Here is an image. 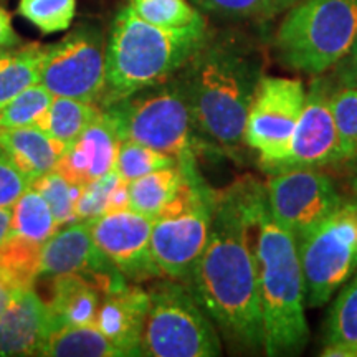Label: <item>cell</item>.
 Listing matches in <instances>:
<instances>
[{
    "instance_id": "cell-1",
    "label": "cell",
    "mask_w": 357,
    "mask_h": 357,
    "mask_svg": "<svg viewBox=\"0 0 357 357\" xmlns=\"http://www.w3.org/2000/svg\"><path fill=\"white\" fill-rule=\"evenodd\" d=\"M260 184L217 190L207 245L187 287L229 344L263 351L253 200Z\"/></svg>"
},
{
    "instance_id": "cell-2",
    "label": "cell",
    "mask_w": 357,
    "mask_h": 357,
    "mask_svg": "<svg viewBox=\"0 0 357 357\" xmlns=\"http://www.w3.org/2000/svg\"><path fill=\"white\" fill-rule=\"evenodd\" d=\"M261 75L260 60L247 48L208 37L177 73L200 139L218 153L243 144L247 113Z\"/></svg>"
},
{
    "instance_id": "cell-3",
    "label": "cell",
    "mask_w": 357,
    "mask_h": 357,
    "mask_svg": "<svg viewBox=\"0 0 357 357\" xmlns=\"http://www.w3.org/2000/svg\"><path fill=\"white\" fill-rule=\"evenodd\" d=\"M253 223L263 351L270 357L298 356L310 341L298 240L271 215L261 184L253 200Z\"/></svg>"
},
{
    "instance_id": "cell-4",
    "label": "cell",
    "mask_w": 357,
    "mask_h": 357,
    "mask_svg": "<svg viewBox=\"0 0 357 357\" xmlns=\"http://www.w3.org/2000/svg\"><path fill=\"white\" fill-rule=\"evenodd\" d=\"M207 40V22L162 29L142 20L129 6L123 7L106 42V86L100 108L176 77Z\"/></svg>"
},
{
    "instance_id": "cell-5",
    "label": "cell",
    "mask_w": 357,
    "mask_h": 357,
    "mask_svg": "<svg viewBox=\"0 0 357 357\" xmlns=\"http://www.w3.org/2000/svg\"><path fill=\"white\" fill-rule=\"evenodd\" d=\"M102 109L113 118L123 141L141 142L174 155L182 164H197L200 155L218 153L215 147L200 139L177 75Z\"/></svg>"
},
{
    "instance_id": "cell-6",
    "label": "cell",
    "mask_w": 357,
    "mask_h": 357,
    "mask_svg": "<svg viewBox=\"0 0 357 357\" xmlns=\"http://www.w3.org/2000/svg\"><path fill=\"white\" fill-rule=\"evenodd\" d=\"M357 40V0H298L275 35L280 63L319 75L349 55Z\"/></svg>"
},
{
    "instance_id": "cell-7",
    "label": "cell",
    "mask_w": 357,
    "mask_h": 357,
    "mask_svg": "<svg viewBox=\"0 0 357 357\" xmlns=\"http://www.w3.org/2000/svg\"><path fill=\"white\" fill-rule=\"evenodd\" d=\"M149 307L141 341L147 357H215L222 354L218 329L185 283L159 281L147 289Z\"/></svg>"
},
{
    "instance_id": "cell-8",
    "label": "cell",
    "mask_w": 357,
    "mask_h": 357,
    "mask_svg": "<svg viewBox=\"0 0 357 357\" xmlns=\"http://www.w3.org/2000/svg\"><path fill=\"white\" fill-rule=\"evenodd\" d=\"M306 303L324 306L357 271V208L344 202L298 240Z\"/></svg>"
},
{
    "instance_id": "cell-9",
    "label": "cell",
    "mask_w": 357,
    "mask_h": 357,
    "mask_svg": "<svg viewBox=\"0 0 357 357\" xmlns=\"http://www.w3.org/2000/svg\"><path fill=\"white\" fill-rule=\"evenodd\" d=\"M40 84L53 96L100 101L106 86V40L95 25H79L60 42L43 47Z\"/></svg>"
},
{
    "instance_id": "cell-10",
    "label": "cell",
    "mask_w": 357,
    "mask_h": 357,
    "mask_svg": "<svg viewBox=\"0 0 357 357\" xmlns=\"http://www.w3.org/2000/svg\"><path fill=\"white\" fill-rule=\"evenodd\" d=\"M306 93L300 78L261 75L247 113L243 144L257 151L263 171L287 154Z\"/></svg>"
},
{
    "instance_id": "cell-11",
    "label": "cell",
    "mask_w": 357,
    "mask_h": 357,
    "mask_svg": "<svg viewBox=\"0 0 357 357\" xmlns=\"http://www.w3.org/2000/svg\"><path fill=\"white\" fill-rule=\"evenodd\" d=\"M215 194L217 190L205 184L181 211L154 218L151 250L162 276L189 283L211 234Z\"/></svg>"
},
{
    "instance_id": "cell-12",
    "label": "cell",
    "mask_w": 357,
    "mask_h": 357,
    "mask_svg": "<svg viewBox=\"0 0 357 357\" xmlns=\"http://www.w3.org/2000/svg\"><path fill=\"white\" fill-rule=\"evenodd\" d=\"M265 197L271 215L296 240L344 204L331 178L318 169H291L270 174L265 184Z\"/></svg>"
},
{
    "instance_id": "cell-13",
    "label": "cell",
    "mask_w": 357,
    "mask_h": 357,
    "mask_svg": "<svg viewBox=\"0 0 357 357\" xmlns=\"http://www.w3.org/2000/svg\"><path fill=\"white\" fill-rule=\"evenodd\" d=\"M88 223L96 247L129 281L142 283L162 276L151 250L154 218L126 208L102 213Z\"/></svg>"
},
{
    "instance_id": "cell-14",
    "label": "cell",
    "mask_w": 357,
    "mask_h": 357,
    "mask_svg": "<svg viewBox=\"0 0 357 357\" xmlns=\"http://www.w3.org/2000/svg\"><path fill=\"white\" fill-rule=\"evenodd\" d=\"M77 273L96 284L101 294L124 287L129 280L101 253L93 240L89 223L71 222L60 227L42 245L40 276Z\"/></svg>"
},
{
    "instance_id": "cell-15",
    "label": "cell",
    "mask_w": 357,
    "mask_h": 357,
    "mask_svg": "<svg viewBox=\"0 0 357 357\" xmlns=\"http://www.w3.org/2000/svg\"><path fill=\"white\" fill-rule=\"evenodd\" d=\"M331 89L324 79H314L311 83L287 154L266 167V174L291 169H319L337 162V134L329 101Z\"/></svg>"
},
{
    "instance_id": "cell-16",
    "label": "cell",
    "mask_w": 357,
    "mask_h": 357,
    "mask_svg": "<svg viewBox=\"0 0 357 357\" xmlns=\"http://www.w3.org/2000/svg\"><path fill=\"white\" fill-rule=\"evenodd\" d=\"M121 142L123 137L113 118L108 111L101 109L82 136L63 151L55 171L73 184L86 185L114 171Z\"/></svg>"
},
{
    "instance_id": "cell-17",
    "label": "cell",
    "mask_w": 357,
    "mask_h": 357,
    "mask_svg": "<svg viewBox=\"0 0 357 357\" xmlns=\"http://www.w3.org/2000/svg\"><path fill=\"white\" fill-rule=\"evenodd\" d=\"M149 307V293L139 284L102 294L95 324L124 356H141V341Z\"/></svg>"
},
{
    "instance_id": "cell-18",
    "label": "cell",
    "mask_w": 357,
    "mask_h": 357,
    "mask_svg": "<svg viewBox=\"0 0 357 357\" xmlns=\"http://www.w3.org/2000/svg\"><path fill=\"white\" fill-rule=\"evenodd\" d=\"M52 326L47 301L33 288L15 293L0 316V356H42Z\"/></svg>"
},
{
    "instance_id": "cell-19",
    "label": "cell",
    "mask_w": 357,
    "mask_h": 357,
    "mask_svg": "<svg viewBox=\"0 0 357 357\" xmlns=\"http://www.w3.org/2000/svg\"><path fill=\"white\" fill-rule=\"evenodd\" d=\"M0 147L30 182L53 171L65 151L63 144L40 128L0 129Z\"/></svg>"
},
{
    "instance_id": "cell-20",
    "label": "cell",
    "mask_w": 357,
    "mask_h": 357,
    "mask_svg": "<svg viewBox=\"0 0 357 357\" xmlns=\"http://www.w3.org/2000/svg\"><path fill=\"white\" fill-rule=\"evenodd\" d=\"M101 296L102 294L96 284L82 275L65 273L53 276L50 301H47L52 314V324H93Z\"/></svg>"
},
{
    "instance_id": "cell-21",
    "label": "cell",
    "mask_w": 357,
    "mask_h": 357,
    "mask_svg": "<svg viewBox=\"0 0 357 357\" xmlns=\"http://www.w3.org/2000/svg\"><path fill=\"white\" fill-rule=\"evenodd\" d=\"M192 171H197V164L177 162L128 182L129 208L155 218L176 197Z\"/></svg>"
},
{
    "instance_id": "cell-22",
    "label": "cell",
    "mask_w": 357,
    "mask_h": 357,
    "mask_svg": "<svg viewBox=\"0 0 357 357\" xmlns=\"http://www.w3.org/2000/svg\"><path fill=\"white\" fill-rule=\"evenodd\" d=\"M324 357H357V271L341 288L324 321Z\"/></svg>"
},
{
    "instance_id": "cell-23",
    "label": "cell",
    "mask_w": 357,
    "mask_h": 357,
    "mask_svg": "<svg viewBox=\"0 0 357 357\" xmlns=\"http://www.w3.org/2000/svg\"><path fill=\"white\" fill-rule=\"evenodd\" d=\"M45 357H123L96 324L53 326L45 342Z\"/></svg>"
},
{
    "instance_id": "cell-24",
    "label": "cell",
    "mask_w": 357,
    "mask_h": 357,
    "mask_svg": "<svg viewBox=\"0 0 357 357\" xmlns=\"http://www.w3.org/2000/svg\"><path fill=\"white\" fill-rule=\"evenodd\" d=\"M42 55L38 43L0 48V108L40 82Z\"/></svg>"
},
{
    "instance_id": "cell-25",
    "label": "cell",
    "mask_w": 357,
    "mask_h": 357,
    "mask_svg": "<svg viewBox=\"0 0 357 357\" xmlns=\"http://www.w3.org/2000/svg\"><path fill=\"white\" fill-rule=\"evenodd\" d=\"M42 243L10 234L0 243V281L13 293L32 289L40 276Z\"/></svg>"
},
{
    "instance_id": "cell-26",
    "label": "cell",
    "mask_w": 357,
    "mask_h": 357,
    "mask_svg": "<svg viewBox=\"0 0 357 357\" xmlns=\"http://www.w3.org/2000/svg\"><path fill=\"white\" fill-rule=\"evenodd\" d=\"M101 109L102 108H100L96 102L66 96H53L45 131L50 134L53 139L63 144L66 149L82 136V132L89 124L95 121Z\"/></svg>"
},
{
    "instance_id": "cell-27",
    "label": "cell",
    "mask_w": 357,
    "mask_h": 357,
    "mask_svg": "<svg viewBox=\"0 0 357 357\" xmlns=\"http://www.w3.org/2000/svg\"><path fill=\"white\" fill-rule=\"evenodd\" d=\"M58 229L50 205L30 185L12 207V234L43 245Z\"/></svg>"
},
{
    "instance_id": "cell-28",
    "label": "cell",
    "mask_w": 357,
    "mask_h": 357,
    "mask_svg": "<svg viewBox=\"0 0 357 357\" xmlns=\"http://www.w3.org/2000/svg\"><path fill=\"white\" fill-rule=\"evenodd\" d=\"M53 95L43 84H32L0 108V129L40 128L45 131Z\"/></svg>"
},
{
    "instance_id": "cell-29",
    "label": "cell",
    "mask_w": 357,
    "mask_h": 357,
    "mask_svg": "<svg viewBox=\"0 0 357 357\" xmlns=\"http://www.w3.org/2000/svg\"><path fill=\"white\" fill-rule=\"evenodd\" d=\"M329 101L337 134V162L352 160L357 155V88H333Z\"/></svg>"
},
{
    "instance_id": "cell-30",
    "label": "cell",
    "mask_w": 357,
    "mask_h": 357,
    "mask_svg": "<svg viewBox=\"0 0 357 357\" xmlns=\"http://www.w3.org/2000/svg\"><path fill=\"white\" fill-rule=\"evenodd\" d=\"M128 6L142 20L162 29H185L205 22L189 0H129Z\"/></svg>"
},
{
    "instance_id": "cell-31",
    "label": "cell",
    "mask_w": 357,
    "mask_h": 357,
    "mask_svg": "<svg viewBox=\"0 0 357 357\" xmlns=\"http://www.w3.org/2000/svg\"><path fill=\"white\" fill-rule=\"evenodd\" d=\"M32 187H35L47 200V204L50 205L58 227L77 222V204L83 185L73 184L53 169L45 176L38 177L37 181H33Z\"/></svg>"
},
{
    "instance_id": "cell-32",
    "label": "cell",
    "mask_w": 357,
    "mask_h": 357,
    "mask_svg": "<svg viewBox=\"0 0 357 357\" xmlns=\"http://www.w3.org/2000/svg\"><path fill=\"white\" fill-rule=\"evenodd\" d=\"M178 160L174 155L160 153L141 142L124 139L119 147L114 171L123 181L131 182L159 169L176 166Z\"/></svg>"
},
{
    "instance_id": "cell-33",
    "label": "cell",
    "mask_w": 357,
    "mask_h": 357,
    "mask_svg": "<svg viewBox=\"0 0 357 357\" xmlns=\"http://www.w3.org/2000/svg\"><path fill=\"white\" fill-rule=\"evenodd\" d=\"M19 13L45 35L65 32L77 13V0H20Z\"/></svg>"
},
{
    "instance_id": "cell-34",
    "label": "cell",
    "mask_w": 357,
    "mask_h": 357,
    "mask_svg": "<svg viewBox=\"0 0 357 357\" xmlns=\"http://www.w3.org/2000/svg\"><path fill=\"white\" fill-rule=\"evenodd\" d=\"M200 10L230 19L273 17L287 10L298 0H190Z\"/></svg>"
},
{
    "instance_id": "cell-35",
    "label": "cell",
    "mask_w": 357,
    "mask_h": 357,
    "mask_svg": "<svg viewBox=\"0 0 357 357\" xmlns=\"http://www.w3.org/2000/svg\"><path fill=\"white\" fill-rule=\"evenodd\" d=\"M119 181L121 177L118 176V172L111 171L106 176L83 185L77 204V220L89 222L108 212L111 194Z\"/></svg>"
},
{
    "instance_id": "cell-36",
    "label": "cell",
    "mask_w": 357,
    "mask_h": 357,
    "mask_svg": "<svg viewBox=\"0 0 357 357\" xmlns=\"http://www.w3.org/2000/svg\"><path fill=\"white\" fill-rule=\"evenodd\" d=\"M32 185L30 178L15 166L6 151L0 147V208L13 207L22 194Z\"/></svg>"
},
{
    "instance_id": "cell-37",
    "label": "cell",
    "mask_w": 357,
    "mask_h": 357,
    "mask_svg": "<svg viewBox=\"0 0 357 357\" xmlns=\"http://www.w3.org/2000/svg\"><path fill=\"white\" fill-rule=\"evenodd\" d=\"M20 43V37L15 33V30H13L10 13H8L3 7H0V48L17 47V45Z\"/></svg>"
},
{
    "instance_id": "cell-38",
    "label": "cell",
    "mask_w": 357,
    "mask_h": 357,
    "mask_svg": "<svg viewBox=\"0 0 357 357\" xmlns=\"http://www.w3.org/2000/svg\"><path fill=\"white\" fill-rule=\"evenodd\" d=\"M337 78L341 84H351L357 88V55L346 56L337 65Z\"/></svg>"
},
{
    "instance_id": "cell-39",
    "label": "cell",
    "mask_w": 357,
    "mask_h": 357,
    "mask_svg": "<svg viewBox=\"0 0 357 357\" xmlns=\"http://www.w3.org/2000/svg\"><path fill=\"white\" fill-rule=\"evenodd\" d=\"M12 234V207L0 208V243Z\"/></svg>"
},
{
    "instance_id": "cell-40",
    "label": "cell",
    "mask_w": 357,
    "mask_h": 357,
    "mask_svg": "<svg viewBox=\"0 0 357 357\" xmlns=\"http://www.w3.org/2000/svg\"><path fill=\"white\" fill-rule=\"evenodd\" d=\"M13 296H15V293L0 281V316L6 312L8 305H10V301L13 300Z\"/></svg>"
},
{
    "instance_id": "cell-41",
    "label": "cell",
    "mask_w": 357,
    "mask_h": 357,
    "mask_svg": "<svg viewBox=\"0 0 357 357\" xmlns=\"http://www.w3.org/2000/svg\"><path fill=\"white\" fill-rule=\"evenodd\" d=\"M352 160H356V166H354V176H352V187L357 192V155Z\"/></svg>"
},
{
    "instance_id": "cell-42",
    "label": "cell",
    "mask_w": 357,
    "mask_h": 357,
    "mask_svg": "<svg viewBox=\"0 0 357 357\" xmlns=\"http://www.w3.org/2000/svg\"><path fill=\"white\" fill-rule=\"evenodd\" d=\"M349 55H357V40H356V43H354V48H352V52L349 53ZM347 55V56H349Z\"/></svg>"
},
{
    "instance_id": "cell-43",
    "label": "cell",
    "mask_w": 357,
    "mask_h": 357,
    "mask_svg": "<svg viewBox=\"0 0 357 357\" xmlns=\"http://www.w3.org/2000/svg\"><path fill=\"white\" fill-rule=\"evenodd\" d=\"M352 205H354V207L357 208V200H352Z\"/></svg>"
}]
</instances>
